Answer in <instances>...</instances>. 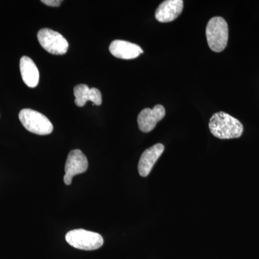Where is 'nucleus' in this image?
Here are the masks:
<instances>
[{"instance_id": "f257e3e1", "label": "nucleus", "mask_w": 259, "mask_h": 259, "mask_svg": "<svg viewBox=\"0 0 259 259\" xmlns=\"http://www.w3.org/2000/svg\"><path fill=\"white\" fill-rule=\"evenodd\" d=\"M211 134L220 139H233L241 137L243 126L238 119L224 112H216L209 122Z\"/></svg>"}, {"instance_id": "f03ea898", "label": "nucleus", "mask_w": 259, "mask_h": 259, "mask_svg": "<svg viewBox=\"0 0 259 259\" xmlns=\"http://www.w3.org/2000/svg\"><path fill=\"white\" fill-rule=\"evenodd\" d=\"M206 37L211 50L221 52L226 49L228 40V23L221 17L210 19L206 28Z\"/></svg>"}, {"instance_id": "7ed1b4c3", "label": "nucleus", "mask_w": 259, "mask_h": 259, "mask_svg": "<svg viewBox=\"0 0 259 259\" xmlns=\"http://www.w3.org/2000/svg\"><path fill=\"white\" fill-rule=\"evenodd\" d=\"M19 119L24 127L32 134L46 136L51 134L54 130L53 124L47 117L31 109L22 110L19 113Z\"/></svg>"}, {"instance_id": "20e7f679", "label": "nucleus", "mask_w": 259, "mask_h": 259, "mask_svg": "<svg viewBox=\"0 0 259 259\" xmlns=\"http://www.w3.org/2000/svg\"><path fill=\"white\" fill-rule=\"evenodd\" d=\"M65 238L70 245L80 250H97L104 244V239L101 235L83 229L68 232Z\"/></svg>"}, {"instance_id": "39448f33", "label": "nucleus", "mask_w": 259, "mask_h": 259, "mask_svg": "<svg viewBox=\"0 0 259 259\" xmlns=\"http://www.w3.org/2000/svg\"><path fill=\"white\" fill-rule=\"evenodd\" d=\"M39 44L46 51L54 55H64L69 49V42L59 32L42 28L37 32Z\"/></svg>"}, {"instance_id": "423d86ee", "label": "nucleus", "mask_w": 259, "mask_h": 259, "mask_svg": "<svg viewBox=\"0 0 259 259\" xmlns=\"http://www.w3.org/2000/svg\"><path fill=\"white\" fill-rule=\"evenodd\" d=\"M88 168V161L86 156L79 149L70 151L65 165L64 181L66 185H70L73 177L84 173Z\"/></svg>"}, {"instance_id": "0eeeda50", "label": "nucleus", "mask_w": 259, "mask_h": 259, "mask_svg": "<svg viewBox=\"0 0 259 259\" xmlns=\"http://www.w3.org/2000/svg\"><path fill=\"white\" fill-rule=\"evenodd\" d=\"M165 114V108L161 105H156L153 109H144L138 116L139 129L144 133L151 132L164 117Z\"/></svg>"}, {"instance_id": "6e6552de", "label": "nucleus", "mask_w": 259, "mask_h": 259, "mask_svg": "<svg viewBox=\"0 0 259 259\" xmlns=\"http://www.w3.org/2000/svg\"><path fill=\"white\" fill-rule=\"evenodd\" d=\"M183 8L182 0H166L158 7L155 18L160 23H169L180 16Z\"/></svg>"}, {"instance_id": "1a4fd4ad", "label": "nucleus", "mask_w": 259, "mask_h": 259, "mask_svg": "<svg viewBox=\"0 0 259 259\" xmlns=\"http://www.w3.org/2000/svg\"><path fill=\"white\" fill-rule=\"evenodd\" d=\"M109 50L112 56L125 60L136 59L144 53L143 49L137 44L122 40L112 41Z\"/></svg>"}, {"instance_id": "9d476101", "label": "nucleus", "mask_w": 259, "mask_h": 259, "mask_svg": "<svg viewBox=\"0 0 259 259\" xmlns=\"http://www.w3.org/2000/svg\"><path fill=\"white\" fill-rule=\"evenodd\" d=\"M163 151H164V146L161 144H157L148 148L142 153L140 158L139 166H138L139 175L141 177L148 176Z\"/></svg>"}, {"instance_id": "9b49d317", "label": "nucleus", "mask_w": 259, "mask_h": 259, "mask_svg": "<svg viewBox=\"0 0 259 259\" xmlns=\"http://www.w3.org/2000/svg\"><path fill=\"white\" fill-rule=\"evenodd\" d=\"M75 104L76 106L83 107L88 101L93 102L95 105H101V92L97 88H89L86 84H78L74 89Z\"/></svg>"}, {"instance_id": "f8f14e48", "label": "nucleus", "mask_w": 259, "mask_h": 259, "mask_svg": "<svg viewBox=\"0 0 259 259\" xmlns=\"http://www.w3.org/2000/svg\"><path fill=\"white\" fill-rule=\"evenodd\" d=\"M20 69L24 82L30 88L38 84L39 71L34 61L28 56H23L20 61Z\"/></svg>"}, {"instance_id": "ddd939ff", "label": "nucleus", "mask_w": 259, "mask_h": 259, "mask_svg": "<svg viewBox=\"0 0 259 259\" xmlns=\"http://www.w3.org/2000/svg\"><path fill=\"white\" fill-rule=\"evenodd\" d=\"M41 3L48 5V6L59 7L60 6L62 1H61V0H42Z\"/></svg>"}]
</instances>
